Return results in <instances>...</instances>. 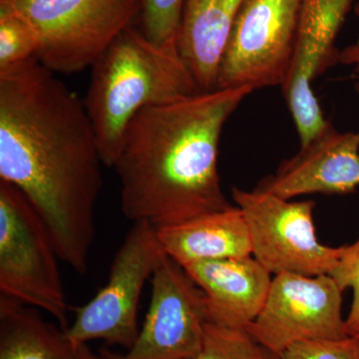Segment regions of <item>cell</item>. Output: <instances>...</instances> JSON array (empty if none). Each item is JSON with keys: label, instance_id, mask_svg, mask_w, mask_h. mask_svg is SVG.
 I'll list each match as a JSON object with an SVG mask.
<instances>
[{"label": "cell", "instance_id": "obj_1", "mask_svg": "<svg viewBox=\"0 0 359 359\" xmlns=\"http://www.w3.org/2000/svg\"><path fill=\"white\" fill-rule=\"evenodd\" d=\"M102 156L84 101L36 57L0 69V180L27 198L59 259L88 271Z\"/></svg>", "mask_w": 359, "mask_h": 359}, {"label": "cell", "instance_id": "obj_2", "mask_svg": "<svg viewBox=\"0 0 359 359\" xmlns=\"http://www.w3.org/2000/svg\"><path fill=\"white\" fill-rule=\"evenodd\" d=\"M252 92H199L135 116L112 167L125 218L161 229L233 207L219 179V140Z\"/></svg>", "mask_w": 359, "mask_h": 359}, {"label": "cell", "instance_id": "obj_3", "mask_svg": "<svg viewBox=\"0 0 359 359\" xmlns=\"http://www.w3.org/2000/svg\"><path fill=\"white\" fill-rule=\"evenodd\" d=\"M84 100L106 167L114 165L135 116L201 91L177 41L156 44L127 28L91 67Z\"/></svg>", "mask_w": 359, "mask_h": 359}, {"label": "cell", "instance_id": "obj_4", "mask_svg": "<svg viewBox=\"0 0 359 359\" xmlns=\"http://www.w3.org/2000/svg\"><path fill=\"white\" fill-rule=\"evenodd\" d=\"M57 252L46 226L16 187L0 180V292L69 327Z\"/></svg>", "mask_w": 359, "mask_h": 359}, {"label": "cell", "instance_id": "obj_5", "mask_svg": "<svg viewBox=\"0 0 359 359\" xmlns=\"http://www.w3.org/2000/svg\"><path fill=\"white\" fill-rule=\"evenodd\" d=\"M144 0H13L39 40L36 58L55 74L91 68L142 13Z\"/></svg>", "mask_w": 359, "mask_h": 359}, {"label": "cell", "instance_id": "obj_6", "mask_svg": "<svg viewBox=\"0 0 359 359\" xmlns=\"http://www.w3.org/2000/svg\"><path fill=\"white\" fill-rule=\"evenodd\" d=\"M164 254L157 229L147 222L134 223L113 259L107 283L91 301L75 309L74 320L65 330L71 344L79 346L101 339L129 351L140 332L138 308L144 285Z\"/></svg>", "mask_w": 359, "mask_h": 359}, {"label": "cell", "instance_id": "obj_7", "mask_svg": "<svg viewBox=\"0 0 359 359\" xmlns=\"http://www.w3.org/2000/svg\"><path fill=\"white\" fill-rule=\"evenodd\" d=\"M231 195L249 226L252 256L269 273L308 276L334 273L347 245L320 244L313 219L316 203L285 200L257 189L233 188Z\"/></svg>", "mask_w": 359, "mask_h": 359}, {"label": "cell", "instance_id": "obj_8", "mask_svg": "<svg viewBox=\"0 0 359 359\" xmlns=\"http://www.w3.org/2000/svg\"><path fill=\"white\" fill-rule=\"evenodd\" d=\"M302 0H245L224 46L217 89L283 86L294 61Z\"/></svg>", "mask_w": 359, "mask_h": 359}, {"label": "cell", "instance_id": "obj_9", "mask_svg": "<svg viewBox=\"0 0 359 359\" xmlns=\"http://www.w3.org/2000/svg\"><path fill=\"white\" fill-rule=\"evenodd\" d=\"M342 294L328 275H276L264 308L248 332L280 356L299 342L346 339Z\"/></svg>", "mask_w": 359, "mask_h": 359}, {"label": "cell", "instance_id": "obj_10", "mask_svg": "<svg viewBox=\"0 0 359 359\" xmlns=\"http://www.w3.org/2000/svg\"><path fill=\"white\" fill-rule=\"evenodd\" d=\"M152 294L138 339L124 355L108 359H192L204 344L209 323L205 292L166 252L152 278Z\"/></svg>", "mask_w": 359, "mask_h": 359}, {"label": "cell", "instance_id": "obj_11", "mask_svg": "<svg viewBox=\"0 0 359 359\" xmlns=\"http://www.w3.org/2000/svg\"><path fill=\"white\" fill-rule=\"evenodd\" d=\"M358 0H302L294 61L283 93L292 113L301 146L313 140L327 124L313 81L339 62L337 35Z\"/></svg>", "mask_w": 359, "mask_h": 359}, {"label": "cell", "instance_id": "obj_12", "mask_svg": "<svg viewBox=\"0 0 359 359\" xmlns=\"http://www.w3.org/2000/svg\"><path fill=\"white\" fill-rule=\"evenodd\" d=\"M359 188V132L342 133L328 121L320 133L283 161L257 190L292 200L309 194L344 195Z\"/></svg>", "mask_w": 359, "mask_h": 359}, {"label": "cell", "instance_id": "obj_13", "mask_svg": "<svg viewBox=\"0 0 359 359\" xmlns=\"http://www.w3.org/2000/svg\"><path fill=\"white\" fill-rule=\"evenodd\" d=\"M205 292L209 323L247 330L264 308L271 273L252 256L203 261L184 266Z\"/></svg>", "mask_w": 359, "mask_h": 359}, {"label": "cell", "instance_id": "obj_14", "mask_svg": "<svg viewBox=\"0 0 359 359\" xmlns=\"http://www.w3.org/2000/svg\"><path fill=\"white\" fill-rule=\"evenodd\" d=\"M245 0H186L177 46L202 92L217 89L222 54Z\"/></svg>", "mask_w": 359, "mask_h": 359}, {"label": "cell", "instance_id": "obj_15", "mask_svg": "<svg viewBox=\"0 0 359 359\" xmlns=\"http://www.w3.org/2000/svg\"><path fill=\"white\" fill-rule=\"evenodd\" d=\"M157 233L164 252L183 266L252 256L249 226L238 205L157 229Z\"/></svg>", "mask_w": 359, "mask_h": 359}, {"label": "cell", "instance_id": "obj_16", "mask_svg": "<svg viewBox=\"0 0 359 359\" xmlns=\"http://www.w3.org/2000/svg\"><path fill=\"white\" fill-rule=\"evenodd\" d=\"M82 346L71 344L39 309L0 294V359H80Z\"/></svg>", "mask_w": 359, "mask_h": 359}, {"label": "cell", "instance_id": "obj_17", "mask_svg": "<svg viewBox=\"0 0 359 359\" xmlns=\"http://www.w3.org/2000/svg\"><path fill=\"white\" fill-rule=\"evenodd\" d=\"M39 40L13 0H0V69L36 57Z\"/></svg>", "mask_w": 359, "mask_h": 359}, {"label": "cell", "instance_id": "obj_18", "mask_svg": "<svg viewBox=\"0 0 359 359\" xmlns=\"http://www.w3.org/2000/svg\"><path fill=\"white\" fill-rule=\"evenodd\" d=\"M192 359H282L257 341L248 330H231L208 323L204 344Z\"/></svg>", "mask_w": 359, "mask_h": 359}, {"label": "cell", "instance_id": "obj_19", "mask_svg": "<svg viewBox=\"0 0 359 359\" xmlns=\"http://www.w3.org/2000/svg\"><path fill=\"white\" fill-rule=\"evenodd\" d=\"M186 0H144L142 32L156 44L177 41Z\"/></svg>", "mask_w": 359, "mask_h": 359}, {"label": "cell", "instance_id": "obj_20", "mask_svg": "<svg viewBox=\"0 0 359 359\" xmlns=\"http://www.w3.org/2000/svg\"><path fill=\"white\" fill-rule=\"evenodd\" d=\"M280 358L359 359V337L299 342L287 348Z\"/></svg>", "mask_w": 359, "mask_h": 359}, {"label": "cell", "instance_id": "obj_21", "mask_svg": "<svg viewBox=\"0 0 359 359\" xmlns=\"http://www.w3.org/2000/svg\"><path fill=\"white\" fill-rule=\"evenodd\" d=\"M341 290H353V297L348 316L346 318L348 337H359V238L347 245L346 252L332 273Z\"/></svg>", "mask_w": 359, "mask_h": 359}, {"label": "cell", "instance_id": "obj_22", "mask_svg": "<svg viewBox=\"0 0 359 359\" xmlns=\"http://www.w3.org/2000/svg\"><path fill=\"white\" fill-rule=\"evenodd\" d=\"M339 62L353 67V76L355 79L354 87L359 94V39L355 43L348 45L339 51Z\"/></svg>", "mask_w": 359, "mask_h": 359}, {"label": "cell", "instance_id": "obj_23", "mask_svg": "<svg viewBox=\"0 0 359 359\" xmlns=\"http://www.w3.org/2000/svg\"><path fill=\"white\" fill-rule=\"evenodd\" d=\"M80 359H108L106 358L105 356L104 358H99V356H97L96 354H94L92 353L91 351H90V348L88 346H87V344H83V346H81V349H80Z\"/></svg>", "mask_w": 359, "mask_h": 359}, {"label": "cell", "instance_id": "obj_24", "mask_svg": "<svg viewBox=\"0 0 359 359\" xmlns=\"http://www.w3.org/2000/svg\"><path fill=\"white\" fill-rule=\"evenodd\" d=\"M354 11H355L356 15L359 16V0L354 6Z\"/></svg>", "mask_w": 359, "mask_h": 359}]
</instances>
